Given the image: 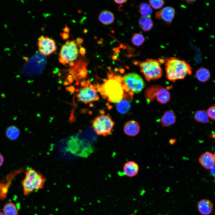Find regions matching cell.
<instances>
[{"label": "cell", "mask_w": 215, "mask_h": 215, "mask_svg": "<svg viewBox=\"0 0 215 215\" xmlns=\"http://www.w3.org/2000/svg\"><path fill=\"white\" fill-rule=\"evenodd\" d=\"M164 59L166 76L169 81L175 82L192 74L191 66L185 60L175 57L166 58Z\"/></svg>", "instance_id": "1"}, {"label": "cell", "mask_w": 215, "mask_h": 215, "mask_svg": "<svg viewBox=\"0 0 215 215\" xmlns=\"http://www.w3.org/2000/svg\"><path fill=\"white\" fill-rule=\"evenodd\" d=\"M39 53L45 56H48L57 49L55 41L48 37L42 36L38 42Z\"/></svg>", "instance_id": "10"}, {"label": "cell", "mask_w": 215, "mask_h": 215, "mask_svg": "<svg viewBox=\"0 0 215 215\" xmlns=\"http://www.w3.org/2000/svg\"><path fill=\"white\" fill-rule=\"evenodd\" d=\"M94 131L99 135L106 136L110 134L114 123L109 115H102L95 118L92 122Z\"/></svg>", "instance_id": "5"}, {"label": "cell", "mask_w": 215, "mask_h": 215, "mask_svg": "<svg viewBox=\"0 0 215 215\" xmlns=\"http://www.w3.org/2000/svg\"><path fill=\"white\" fill-rule=\"evenodd\" d=\"M87 29H85L84 30V33H87Z\"/></svg>", "instance_id": "43"}, {"label": "cell", "mask_w": 215, "mask_h": 215, "mask_svg": "<svg viewBox=\"0 0 215 215\" xmlns=\"http://www.w3.org/2000/svg\"><path fill=\"white\" fill-rule=\"evenodd\" d=\"M112 50L113 51H116V49L115 48H114L112 49Z\"/></svg>", "instance_id": "44"}, {"label": "cell", "mask_w": 215, "mask_h": 215, "mask_svg": "<svg viewBox=\"0 0 215 215\" xmlns=\"http://www.w3.org/2000/svg\"><path fill=\"white\" fill-rule=\"evenodd\" d=\"M79 53L82 55H84L86 54V50L84 47H81L79 50Z\"/></svg>", "instance_id": "30"}, {"label": "cell", "mask_w": 215, "mask_h": 215, "mask_svg": "<svg viewBox=\"0 0 215 215\" xmlns=\"http://www.w3.org/2000/svg\"><path fill=\"white\" fill-rule=\"evenodd\" d=\"M112 59L114 60H115L116 59H117V58L116 56H112Z\"/></svg>", "instance_id": "39"}, {"label": "cell", "mask_w": 215, "mask_h": 215, "mask_svg": "<svg viewBox=\"0 0 215 215\" xmlns=\"http://www.w3.org/2000/svg\"><path fill=\"white\" fill-rule=\"evenodd\" d=\"M139 24L144 31H149L153 26V22L150 17L141 16L139 19Z\"/></svg>", "instance_id": "19"}, {"label": "cell", "mask_w": 215, "mask_h": 215, "mask_svg": "<svg viewBox=\"0 0 215 215\" xmlns=\"http://www.w3.org/2000/svg\"><path fill=\"white\" fill-rule=\"evenodd\" d=\"M196 76L197 79L199 81L205 82L210 78L211 74L208 69L202 67L196 71Z\"/></svg>", "instance_id": "20"}, {"label": "cell", "mask_w": 215, "mask_h": 215, "mask_svg": "<svg viewBox=\"0 0 215 215\" xmlns=\"http://www.w3.org/2000/svg\"><path fill=\"white\" fill-rule=\"evenodd\" d=\"M196 0H187L186 1V2L189 4H192Z\"/></svg>", "instance_id": "36"}, {"label": "cell", "mask_w": 215, "mask_h": 215, "mask_svg": "<svg viewBox=\"0 0 215 215\" xmlns=\"http://www.w3.org/2000/svg\"><path fill=\"white\" fill-rule=\"evenodd\" d=\"M114 1L119 4H122L124 3L125 2L127 1V0H114Z\"/></svg>", "instance_id": "35"}, {"label": "cell", "mask_w": 215, "mask_h": 215, "mask_svg": "<svg viewBox=\"0 0 215 215\" xmlns=\"http://www.w3.org/2000/svg\"><path fill=\"white\" fill-rule=\"evenodd\" d=\"M2 211L4 215H18V210L16 205L11 202L7 203L4 205Z\"/></svg>", "instance_id": "21"}, {"label": "cell", "mask_w": 215, "mask_h": 215, "mask_svg": "<svg viewBox=\"0 0 215 215\" xmlns=\"http://www.w3.org/2000/svg\"><path fill=\"white\" fill-rule=\"evenodd\" d=\"M130 108V104L129 100L122 99L117 103L116 109L118 111L122 114H125L128 112Z\"/></svg>", "instance_id": "22"}, {"label": "cell", "mask_w": 215, "mask_h": 215, "mask_svg": "<svg viewBox=\"0 0 215 215\" xmlns=\"http://www.w3.org/2000/svg\"><path fill=\"white\" fill-rule=\"evenodd\" d=\"M124 80L128 88L134 93L140 92L144 87L143 80L136 73H132L127 74L125 76Z\"/></svg>", "instance_id": "9"}, {"label": "cell", "mask_w": 215, "mask_h": 215, "mask_svg": "<svg viewBox=\"0 0 215 215\" xmlns=\"http://www.w3.org/2000/svg\"><path fill=\"white\" fill-rule=\"evenodd\" d=\"M124 47V45L122 44L120 45V48H122Z\"/></svg>", "instance_id": "41"}, {"label": "cell", "mask_w": 215, "mask_h": 215, "mask_svg": "<svg viewBox=\"0 0 215 215\" xmlns=\"http://www.w3.org/2000/svg\"><path fill=\"white\" fill-rule=\"evenodd\" d=\"M207 112L209 117L212 119L215 120V105L210 107Z\"/></svg>", "instance_id": "28"}, {"label": "cell", "mask_w": 215, "mask_h": 215, "mask_svg": "<svg viewBox=\"0 0 215 215\" xmlns=\"http://www.w3.org/2000/svg\"><path fill=\"white\" fill-rule=\"evenodd\" d=\"M130 215H135V214H130Z\"/></svg>", "instance_id": "46"}, {"label": "cell", "mask_w": 215, "mask_h": 215, "mask_svg": "<svg viewBox=\"0 0 215 215\" xmlns=\"http://www.w3.org/2000/svg\"><path fill=\"white\" fill-rule=\"evenodd\" d=\"M213 208L212 203L209 200L203 199L200 200L197 204L199 212L203 215H208L212 212Z\"/></svg>", "instance_id": "15"}, {"label": "cell", "mask_w": 215, "mask_h": 215, "mask_svg": "<svg viewBox=\"0 0 215 215\" xmlns=\"http://www.w3.org/2000/svg\"><path fill=\"white\" fill-rule=\"evenodd\" d=\"M120 52V50H116V51H115V54H117L118 53H119Z\"/></svg>", "instance_id": "40"}, {"label": "cell", "mask_w": 215, "mask_h": 215, "mask_svg": "<svg viewBox=\"0 0 215 215\" xmlns=\"http://www.w3.org/2000/svg\"><path fill=\"white\" fill-rule=\"evenodd\" d=\"M60 34L63 39H66L69 37V35L67 33H63Z\"/></svg>", "instance_id": "31"}, {"label": "cell", "mask_w": 215, "mask_h": 215, "mask_svg": "<svg viewBox=\"0 0 215 215\" xmlns=\"http://www.w3.org/2000/svg\"><path fill=\"white\" fill-rule=\"evenodd\" d=\"M64 31L66 32H68L69 31V29L66 27L64 29Z\"/></svg>", "instance_id": "38"}, {"label": "cell", "mask_w": 215, "mask_h": 215, "mask_svg": "<svg viewBox=\"0 0 215 215\" xmlns=\"http://www.w3.org/2000/svg\"><path fill=\"white\" fill-rule=\"evenodd\" d=\"M0 215H4L3 212L0 211Z\"/></svg>", "instance_id": "42"}, {"label": "cell", "mask_w": 215, "mask_h": 215, "mask_svg": "<svg viewBox=\"0 0 215 215\" xmlns=\"http://www.w3.org/2000/svg\"><path fill=\"white\" fill-rule=\"evenodd\" d=\"M211 174L214 177H215V167H214L211 169Z\"/></svg>", "instance_id": "33"}, {"label": "cell", "mask_w": 215, "mask_h": 215, "mask_svg": "<svg viewBox=\"0 0 215 215\" xmlns=\"http://www.w3.org/2000/svg\"><path fill=\"white\" fill-rule=\"evenodd\" d=\"M214 178H214V181L215 182V177Z\"/></svg>", "instance_id": "48"}, {"label": "cell", "mask_w": 215, "mask_h": 215, "mask_svg": "<svg viewBox=\"0 0 215 215\" xmlns=\"http://www.w3.org/2000/svg\"><path fill=\"white\" fill-rule=\"evenodd\" d=\"M139 11L142 16L150 17L153 11L149 4L146 3H142L139 5Z\"/></svg>", "instance_id": "24"}, {"label": "cell", "mask_w": 215, "mask_h": 215, "mask_svg": "<svg viewBox=\"0 0 215 215\" xmlns=\"http://www.w3.org/2000/svg\"><path fill=\"white\" fill-rule=\"evenodd\" d=\"M175 14V10L173 8L167 7L156 13L155 18L162 19L167 24H169L172 21Z\"/></svg>", "instance_id": "12"}, {"label": "cell", "mask_w": 215, "mask_h": 215, "mask_svg": "<svg viewBox=\"0 0 215 215\" xmlns=\"http://www.w3.org/2000/svg\"><path fill=\"white\" fill-rule=\"evenodd\" d=\"M145 41V39L142 34L136 33L134 34L132 37L131 41L135 45L139 46L142 45Z\"/></svg>", "instance_id": "26"}, {"label": "cell", "mask_w": 215, "mask_h": 215, "mask_svg": "<svg viewBox=\"0 0 215 215\" xmlns=\"http://www.w3.org/2000/svg\"><path fill=\"white\" fill-rule=\"evenodd\" d=\"M145 96L148 101H153L155 99L158 102L162 104L167 103L170 99L169 91L165 88L158 85L148 87L145 91Z\"/></svg>", "instance_id": "7"}, {"label": "cell", "mask_w": 215, "mask_h": 215, "mask_svg": "<svg viewBox=\"0 0 215 215\" xmlns=\"http://www.w3.org/2000/svg\"><path fill=\"white\" fill-rule=\"evenodd\" d=\"M123 169L125 174L126 176L129 177H133L138 174L139 171V167L136 162L129 161L125 163Z\"/></svg>", "instance_id": "17"}, {"label": "cell", "mask_w": 215, "mask_h": 215, "mask_svg": "<svg viewBox=\"0 0 215 215\" xmlns=\"http://www.w3.org/2000/svg\"><path fill=\"white\" fill-rule=\"evenodd\" d=\"M199 161L203 167L207 169H211L215 165L213 155L209 152H206L201 155Z\"/></svg>", "instance_id": "14"}, {"label": "cell", "mask_w": 215, "mask_h": 215, "mask_svg": "<svg viewBox=\"0 0 215 215\" xmlns=\"http://www.w3.org/2000/svg\"><path fill=\"white\" fill-rule=\"evenodd\" d=\"M141 71L148 82L160 78L163 71L159 60L149 59L139 64Z\"/></svg>", "instance_id": "3"}, {"label": "cell", "mask_w": 215, "mask_h": 215, "mask_svg": "<svg viewBox=\"0 0 215 215\" xmlns=\"http://www.w3.org/2000/svg\"><path fill=\"white\" fill-rule=\"evenodd\" d=\"M213 156H214V160L215 161V152L214 153V154Z\"/></svg>", "instance_id": "45"}, {"label": "cell", "mask_w": 215, "mask_h": 215, "mask_svg": "<svg viewBox=\"0 0 215 215\" xmlns=\"http://www.w3.org/2000/svg\"><path fill=\"white\" fill-rule=\"evenodd\" d=\"M126 48L128 53V55H126V56L128 57H130L134 56V55H132V54L135 52V49L133 47H130L127 44H126Z\"/></svg>", "instance_id": "29"}, {"label": "cell", "mask_w": 215, "mask_h": 215, "mask_svg": "<svg viewBox=\"0 0 215 215\" xmlns=\"http://www.w3.org/2000/svg\"><path fill=\"white\" fill-rule=\"evenodd\" d=\"M176 117L174 112L171 110L165 111L160 119V123L163 127H169L176 122Z\"/></svg>", "instance_id": "16"}, {"label": "cell", "mask_w": 215, "mask_h": 215, "mask_svg": "<svg viewBox=\"0 0 215 215\" xmlns=\"http://www.w3.org/2000/svg\"><path fill=\"white\" fill-rule=\"evenodd\" d=\"M7 136L10 139L13 140L17 138L19 134V129L15 126H11L8 128L6 132Z\"/></svg>", "instance_id": "25"}, {"label": "cell", "mask_w": 215, "mask_h": 215, "mask_svg": "<svg viewBox=\"0 0 215 215\" xmlns=\"http://www.w3.org/2000/svg\"><path fill=\"white\" fill-rule=\"evenodd\" d=\"M45 182V177L40 172L33 169L27 170L22 182L24 195L27 196L42 189Z\"/></svg>", "instance_id": "2"}, {"label": "cell", "mask_w": 215, "mask_h": 215, "mask_svg": "<svg viewBox=\"0 0 215 215\" xmlns=\"http://www.w3.org/2000/svg\"><path fill=\"white\" fill-rule=\"evenodd\" d=\"M149 3L150 6L156 9L161 8L164 4V1L162 0H150Z\"/></svg>", "instance_id": "27"}, {"label": "cell", "mask_w": 215, "mask_h": 215, "mask_svg": "<svg viewBox=\"0 0 215 215\" xmlns=\"http://www.w3.org/2000/svg\"><path fill=\"white\" fill-rule=\"evenodd\" d=\"M140 126L138 123L134 120L127 122L124 125L123 130L125 134L130 136H134L139 133Z\"/></svg>", "instance_id": "13"}, {"label": "cell", "mask_w": 215, "mask_h": 215, "mask_svg": "<svg viewBox=\"0 0 215 215\" xmlns=\"http://www.w3.org/2000/svg\"><path fill=\"white\" fill-rule=\"evenodd\" d=\"M195 120L197 122L206 123L209 122V116L206 111L205 110H198L194 115Z\"/></svg>", "instance_id": "23"}, {"label": "cell", "mask_w": 215, "mask_h": 215, "mask_svg": "<svg viewBox=\"0 0 215 215\" xmlns=\"http://www.w3.org/2000/svg\"><path fill=\"white\" fill-rule=\"evenodd\" d=\"M79 100L85 103L90 102L98 99V97L95 88L88 86L82 88L77 95Z\"/></svg>", "instance_id": "11"}, {"label": "cell", "mask_w": 215, "mask_h": 215, "mask_svg": "<svg viewBox=\"0 0 215 215\" xmlns=\"http://www.w3.org/2000/svg\"><path fill=\"white\" fill-rule=\"evenodd\" d=\"M76 42L78 44H81L83 42V40L82 39L80 38H78L76 39Z\"/></svg>", "instance_id": "32"}, {"label": "cell", "mask_w": 215, "mask_h": 215, "mask_svg": "<svg viewBox=\"0 0 215 215\" xmlns=\"http://www.w3.org/2000/svg\"><path fill=\"white\" fill-rule=\"evenodd\" d=\"M79 52L75 40L68 41L62 47L59 53V62L63 64L72 62L77 58Z\"/></svg>", "instance_id": "6"}, {"label": "cell", "mask_w": 215, "mask_h": 215, "mask_svg": "<svg viewBox=\"0 0 215 215\" xmlns=\"http://www.w3.org/2000/svg\"><path fill=\"white\" fill-rule=\"evenodd\" d=\"M175 141H175V139H171L170 140L169 143L171 144L172 145L174 143H175Z\"/></svg>", "instance_id": "37"}, {"label": "cell", "mask_w": 215, "mask_h": 215, "mask_svg": "<svg viewBox=\"0 0 215 215\" xmlns=\"http://www.w3.org/2000/svg\"><path fill=\"white\" fill-rule=\"evenodd\" d=\"M113 215L112 214H109V215Z\"/></svg>", "instance_id": "47"}, {"label": "cell", "mask_w": 215, "mask_h": 215, "mask_svg": "<svg viewBox=\"0 0 215 215\" xmlns=\"http://www.w3.org/2000/svg\"><path fill=\"white\" fill-rule=\"evenodd\" d=\"M98 19L103 24L108 25L113 22L114 17L111 12L108 10H104L100 13Z\"/></svg>", "instance_id": "18"}, {"label": "cell", "mask_w": 215, "mask_h": 215, "mask_svg": "<svg viewBox=\"0 0 215 215\" xmlns=\"http://www.w3.org/2000/svg\"><path fill=\"white\" fill-rule=\"evenodd\" d=\"M46 60L45 56L40 53L35 54L25 66L24 69L27 75L32 77L41 73L44 67Z\"/></svg>", "instance_id": "8"}, {"label": "cell", "mask_w": 215, "mask_h": 215, "mask_svg": "<svg viewBox=\"0 0 215 215\" xmlns=\"http://www.w3.org/2000/svg\"><path fill=\"white\" fill-rule=\"evenodd\" d=\"M103 92L110 101L118 103L123 98L124 92L120 82L114 79L106 82L103 86Z\"/></svg>", "instance_id": "4"}, {"label": "cell", "mask_w": 215, "mask_h": 215, "mask_svg": "<svg viewBox=\"0 0 215 215\" xmlns=\"http://www.w3.org/2000/svg\"><path fill=\"white\" fill-rule=\"evenodd\" d=\"M4 159L3 156L0 153V167H1L4 162Z\"/></svg>", "instance_id": "34"}]
</instances>
